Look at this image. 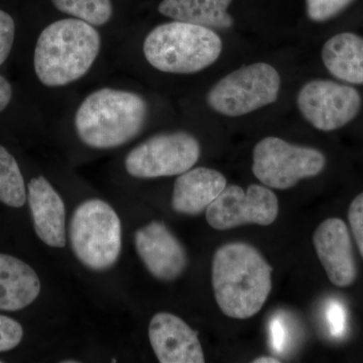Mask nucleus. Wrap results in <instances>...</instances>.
Masks as SVG:
<instances>
[{
	"label": "nucleus",
	"mask_w": 363,
	"mask_h": 363,
	"mask_svg": "<svg viewBox=\"0 0 363 363\" xmlns=\"http://www.w3.org/2000/svg\"><path fill=\"white\" fill-rule=\"evenodd\" d=\"M279 214L277 196L269 188L250 185L247 191L230 185L206 209L208 224L217 230H229L245 224L271 225Z\"/></svg>",
	"instance_id": "nucleus-9"
},
{
	"label": "nucleus",
	"mask_w": 363,
	"mask_h": 363,
	"mask_svg": "<svg viewBox=\"0 0 363 363\" xmlns=\"http://www.w3.org/2000/svg\"><path fill=\"white\" fill-rule=\"evenodd\" d=\"M16 25L13 18L0 9V66L6 62L13 49Z\"/></svg>",
	"instance_id": "nucleus-23"
},
{
	"label": "nucleus",
	"mask_w": 363,
	"mask_h": 363,
	"mask_svg": "<svg viewBox=\"0 0 363 363\" xmlns=\"http://www.w3.org/2000/svg\"><path fill=\"white\" fill-rule=\"evenodd\" d=\"M353 0H306L307 14L316 23L331 20L343 11Z\"/></svg>",
	"instance_id": "nucleus-21"
},
{
	"label": "nucleus",
	"mask_w": 363,
	"mask_h": 363,
	"mask_svg": "<svg viewBox=\"0 0 363 363\" xmlns=\"http://www.w3.org/2000/svg\"><path fill=\"white\" fill-rule=\"evenodd\" d=\"M327 322L332 335L341 336L346 328V312L338 302H332L327 309Z\"/></svg>",
	"instance_id": "nucleus-25"
},
{
	"label": "nucleus",
	"mask_w": 363,
	"mask_h": 363,
	"mask_svg": "<svg viewBox=\"0 0 363 363\" xmlns=\"http://www.w3.org/2000/svg\"><path fill=\"white\" fill-rule=\"evenodd\" d=\"M233 0H162L159 11L174 21L205 26L211 30H226L233 26L227 13Z\"/></svg>",
	"instance_id": "nucleus-18"
},
{
	"label": "nucleus",
	"mask_w": 363,
	"mask_h": 363,
	"mask_svg": "<svg viewBox=\"0 0 363 363\" xmlns=\"http://www.w3.org/2000/svg\"><path fill=\"white\" fill-rule=\"evenodd\" d=\"M222 40L211 28L174 21L156 26L143 42L150 66L172 74L197 73L220 57Z\"/></svg>",
	"instance_id": "nucleus-4"
},
{
	"label": "nucleus",
	"mask_w": 363,
	"mask_h": 363,
	"mask_svg": "<svg viewBox=\"0 0 363 363\" xmlns=\"http://www.w3.org/2000/svg\"><path fill=\"white\" fill-rule=\"evenodd\" d=\"M69 235L74 255L92 271H106L119 259L121 219L113 208L102 200H87L76 208Z\"/></svg>",
	"instance_id": "nucleus-5"
},
{
	"label": "nucleus",
	"mask_w": 363,
	"mask_h": 363,
	"mask_svg": "<svg viewBox=\"0 0 363 363\" xmlns=\"http://www.w3.org/2000/svg\"><path fill=\"white\" fill-rule=\"evenodd\" d=\"M279 88L281 77L274 67L252 64L219 80L208 92L207 104L222 116H245L276 102Z\"/></svg>",
	"instance_id": "nucleus-6"
},
{
	"label": "nucleus",
	"mask_w": 363,
	"mask_h": 363,
	"mask_svg": "<svg viewBox=\"0 0 363 363\" xmlns=\"http://www.w3.org/2000/svg\"><path fill=\"white\" fill-rule=\"evenodd\" d=\"M322 60L334 77L350 84H363V38L342 33L325 43Z\"/></svg>",
	"instance_id": "nucleus-17"
},
{
	"label": "nucleus",
	"mask_w": 363,
	"mask_h": 363,
	"mask_svg": "<svg viewBox=\"0 0 363 363\" xmlns=\"http://www.w3.org/2000/svg\"><path fill=\"white\" fill-rule=\"evenodd\" d=\"M200 155V143L190 133H160L128 152L125 169L138 179L181 175L193 168Z\"/></svg>",
	"instance_id": "nucleus-8"
},
{
	"label": "nucleus",
	"mask_w": 363,
	"mask_h": 363,
	"mask_svg": "<svg viewBox=\"0 0 363 363\" xmlns=\"http://www.w3.org/2000/svg\"><path fill=\"white\" fill-rule=\"evenodd\" d=\"M25 180L13 155L0 145V202L6 206L21 208L26 204Z\"/></svg>",
	"instance_id": "nucleus-19"
},
{
	"label": "nucleus",
	"mask_w": 363,
	"mask_h": 363,
	"mask_svg": "<svg viewBox=\"0 0 363 363\" xmlns=\"http://www.w3.org/2000/svg\"><path fill=\"white\" fill-rule=\"evenodd\" d=\"M313 242L331 283L339 288L353 285L357 267L345 222L339 218L326 219L317 227Z\"/></svg>",
	"instance_id": "nucleus-12"
},
{
	"label": "nucleus",
	"mask_w": 363,
	"mask_h": 363,
	"mask_svg": "<svg viewBox=\"0 0 363 363\" xmlns=\"http://www.w3.org/2000/svg\"><path fill=\"white\" fill-rule=\"evenodd\" d=\"M226 183L220 172L204 167L190 169L177 178L172 207L178 213H202L221 194Z\"/></svg>",
	"instance_id": "nucleus-15"
},
{
	"label": "nucleus",
	"mask_w": 363,
	"mask_h": 363,
	"mask_svg": "<svg viewBox=\"0 0 363 363\" xmlns=\"http://www.w3.org/2000/svg\"><path fill=\"white\" fill-rule=\"evenodd\" d=\"M147 112V101L140 95L104 88L91 93L78 107L76 133L93 149H114L140 135Z\"/></svg>",
	"instance_id": "nucleus-3"
},
{
	"label": "nucleus",
	"mask_w": 363,
	"mask_h": 363,
	"mask_svg": "<svg viewBox=\"0 0 363 363\" xmlns=\"http://www.w3.org/2000/svg\"><path fill=\"white\" fill-rule=\"evenodd\" d=\"M298 111L308 123L322 131L343 128L357 117L362 97L355 88L330 80H313L298 92Z\"/></svg>",
	"instance_id": "nucleus-10"
},
{
	"label": "nucleus",
	"mask_w": 363,
	"mask_h": 363,
	"mask_svg": "<svg viewBox=\"0 0 363 363\" xmlns=\"http://www.w3.org/2000/svg\"></svg>",
	"instance_id": "nucleus-29"
},
{
	"label": "nucleus",
	"mask_w": 363,
	"mask_h": 363,
	"mask_svg": "<svg viewBox=\"0 0 363 363\" xmlns=\"http://www.w3.org/2000/svg\"><path fill=\"white\" fill-rule=\"evenodd\" d=\"M253 363H279V359H277V358L274 357H257L255 358V360H252Z\"/></svg>",
	"instance_id": "nucleus-28"
},
{
	"label": "nucleus",
	"mask_w": 363,
	"mask_h": 363,
	"mask_svg": "<svg viewBox=\"0 0 363 363\" xmlns=\"http://www.w3.org/2000/svg\"><path fill=\"white\" fill-rule=\"evenodd\" d=\"M135 242L143 264L160 281H174L187 267L185 248L164 222L152 221L136 231Z\"/></svg>",
	"instance_id": "nucleus-11"
},
{
	"label": "nucleus",
	"mask_w": 363,
	"mask_h": 363,
	"mask_svg": "<svg viewBox=\"0 0 363 363\" xmlns=\"http://www.w3.org/2000/svg\"><path fill=\"white\" fill-rule=\"evenodd\" d=\"M323 152L292 145L274 136L260 140L253 150L252 172L267 187L286 190L325 168Z\"/></svg>",
	"instance_id": "nucleus-7"
},
{
	"label": "nucleus",
	"mask_w": 363,
	"mask_h": 363,
	"mask_svg": "<svg viewBox=\"0 0 363 363\" xmlns=\"http://www.w3.org/2000/svg\"><path fill=\"white\" fill-rule=\"evenodd\" d=\"M28 200L35 233L52 247L66 245L65 204L45 177L33 178L28 185Z\"/></svg>",
	"instance_id": "nucleus-14"
},
{
	"label": "nucleus",
	"mask_w": 363,
	"mask_h": 363,
	"mask_svg": "<svg viewBox=\"0 0 363 363\" xmlns=\"http://www.w3.org/2000/svg\"><path fill=\"white\" fill-rule=\"evenodd\" d=\"M13 97V88L11 83L4 76L0 75V112L4 111L9 106Z\"/></svg>",
	"instance_id": "nucleus-27"
},
{
	"label": "nucleus",
	"mask_w": 363,
	"mask_h": 363,
	"mask_svg": "<svg viewBox=\"0 0 363 363\" xmlns=\"http://www.w3.org/2000/svg\"><path fill=\"white\" fill-rule=\"evenodd\" d=\"M40 281L23 260L0 253V310L18 311L39 297Z\"/></svg>",
	"instance_id": "nucleus-16"
},
{
	"label": "nucleus",
	"mask_w": 363,
	"mask_h": 363,
	"mask_svg": "<svg viewBox=\"0 0 363 363\" xmlns=\"http://www.w3.org/2000/svg\"><path fill=\"white\" fill-rule=\"evenodd\" d=\"M272 267L252 245L227 243L215 252L212 285L226 316L245 320L264 307L272 291Z\"/></svg>",
	"instance_id": "nucleus-1"
},
{
	"label": "nucleus",
	"mask_w": 363,
	"mask_h": 363,
	"mask_svg": "<svg viewBox=\"0 0 363 363\" xmlns=\"http://www.w3.org/2000/svg\"><path fill=\"white\" fill-rule=\"evenodd\" d=\"M23 336V329L18 321L0 315V352L16 348Z\"/></svg>",
	"instance_id": "nucleus-22"
},
{
	"label": "nucleus",
	"mask_w": 363,
	"mask_h": 363,
	"mask_svg": "<svg viewBox=\"0 0 363 363\" xmlns=\"http://www.w3.org/2000/svg\"><path fill=\"white\" fill-rule=\"evenodd\" d=\"M269 331H271L272 347L276 350V352L281 353V351L285 350L286 338H288L283 320L274 318L272 320L271 326H269Z\"/></svg>",
	"instance_id": "nucleus-26"
},
{
	"label": "nucleus",
	"mask_w": 363,
	"mask_h": 363,
	"mask_svg": "<svg viewBox=\"0 0 363 363\" xmlns=\"http://www.w3.org/2000/svg\"><path fill=\"white\" fill-rule=\"evenodd\" d=\"M61 13L69 14L93 26H104L111 21L113 7L111 0H52Z\"/></svg>",
	"instance_id": "nucleus-20"
},
{
	"label": "nucleus",
	"mask_w": 363,
	"mask_h": 363,
	"mask_svg": "<svg viewBox=\"0 0 363 363\" xmlns=\"http://www.w3.org/2000/svg\"><path fill=\"white\" fill-rule=\"evenodd\" d=\"M348 221L363 259V193L351 202L348 209Z\"/></svg>",
	"instance_id": "nucleus-24"
},
{
	"label": "nucleus",
	"mask_w": 363,
	"mask_h": 363,
	"mask_svg": "<svg viewBox=\"0 0 363 363\" xmlns=\"http://www.w3.org/2000/svg\"><path fill=\"white\" fill-rule=\"evenodd\" d=\"M101 38L94 26L78 18L55 21L40 33L33 66L48 87H61L84 77L94 64Z\"/></svg>",
	"instance_id": "nucleus-2"
},
{
	"label": "nucleus",
	"mask_w": 363,
	"mask_h": 363,
	"mask_svg": "<svg viewBox=\"0 0 363 363\" xmlns=\"http://www.w3.org/2000/svg\"><path fill=\"white\" fill-rule=\"evenodd\" d=\"M150 345L161 363L205 362L197 332L180 317L171 313H157L150 320Z\"/></svg>",
	"instance_id": "nucleus-13"
}]
</instances>
